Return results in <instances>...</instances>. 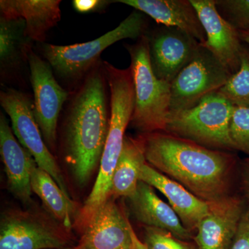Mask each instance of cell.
Segmentation results:
<instances>
[{"mask_svg": "<svg viewBox=\"0 0 249 249\" xmlns=\"http://www.w3.org/2000/svg\"><path fill=\"white\" fill-rule=\"evenodd\" d=\"M146 162L206 202L230 196L236 159L165 132L143 134Z\"/></svg>", "mask_w": 249, "mask_h": 249, "instance_id": "cell-1", "label": "cell"}, {"mask_svg": "<svg viewBox=\"0 0 249 249\" xmlns=\"http://www.w3.org/2000/svg\"><path fill=\"white\" fill-rule=\"evenodd\" d=\"M104 72L95 69L73 98L66 124L67 160L76 182H88L100 164L109 130Z\"/></svg>", "mask_w": 249, "mask_h": 249, "instance_id": "cell-2", "label": "cell"}, {"mask_svg": "<svg viewBox=\"0 0 249 249\" xmlns=\"http://www.w3.org/2000/svg\"><path fill=\"white\" fill-rule=\"evenodd\" d=\"M103 71L110 91L109 130L98 178L76 219V227L83 231L96 211L110 199L111 178L121 155L126 128L132 120L135 104L130 67L120 70L105 62Z\"/></svg>", "mask_w": 249, "mask_h": 249, "instance_id": "cell-3", "label": "cell"}, {"mask_svg": "<svg viewBox=\"0 0 249 249\" xmlns=\"http://www.w3.org/2000/svg\"><path fill=\"white\" fill-rule=\"evenodd\" d=\"M126 48L130 55L135 93L130 124L142 135L165 132L170 114V83L159 79L152 70L146 35Z\"/></svg>", "mask_w": 249, "mask_h": 249, "instance_id": "cell-4", "label": "cell"}, {"mask_svg": "<svg viewBox=\"0 0 249 249\" xmlns=\"http://www.w3.org/2000/svg\"><path fill=\"white\" fill-rule=\"evenodd\" d=\"M234 106L219 91L191 108L168 116L165 132L212 150H235L229 127Z\"/></svg>", "mask_w": 249, "mask_h": 249, "instance_id": "cell-5", "label": "cell"}, {"mask_svg": "<svg viewBox=\"0 0 249 249\" xmlns=\"http://www.w3.org/2000/svg\"><path fill=\"white\" fill-rule=\"evenodd\" d=\"M140 11H132L119 26L96 40L71 45L45 44L44 56L60 76L75 80L88 73L111 45L124 39L140 38L145 35L146 20Z\"/></svg>", "mask_w": 249, "mask_h": 249, "instance_id": "cell-6", "label": "cell"}, {"mask_svg": "<svg viewBox=\"0 0 249 249\" xmlns=\"http://www.w3.org/2000/svg\"><path fill=\"white\" fill-rule=\"evenodd\" d=\"M232 73L201 45L194 59L170 83L169 115L196 107L207 95L219 91Z\"/></svg>", "mask_w": 249, "mask_h": 249, "instance_id": "cell-7", "label": "cell"}, {"mask_svg": "<svg viewBox=\"0 0 249 249\" xmlns=\"http://www.w3.org/2000/svg\"><path fill=\"white\" fill-rule=\"evenodd\" d=\"M0 104L11 119L13 132L18 142L34 157L37 166L47 172L65 196L71 199L61 171L42 139L34 115V102L26 93L8 89L1 91Z\"/></svg>", "mask_w": 249, "mask_h": 249, "instance_id": "cell-8", "label": "cell"}, {"mask_svg": "<svg viewBox=\"0 0 249 249\" xmlns=\"http://www.w3.org/2000/svg\"><path fill=\"white\" fill-rule=\"evenodd\" d=\"M34 94V115L42 137L51 148L56 142L57 124L68 93L58 84L48 62L30 49L27 54Z\"/></svg>", "mask_w": 249, "mask_h": 249, "instance_id": "cell-9", "label": "cell"}, {"mask_svg": "<svg viewBox=\"0 0 249 249\" xmlns=\"http://www.w3.org/2000/svg\"><path fill=\"white\" fill-rule=\"evenodd\" d=\"M67 242L64 231L37 214L14 211L1 218L0 249H59Z\"/></svg>", "mask_w": 249, "mask_h": 249, "instance_id": "cell-10", "label": "cell"}, {"mask_svg": "<svg viewBox=\"0 0 249 249\" xmlns=\"http://www.w3.org/2000/svg\"><path fill=\"white\" fill-rule=\"evenodd\" d=\"M147 38L152 70L159 79L169 83L194 59L201 47L195 37L175 27L162 26Z\"/></svg>", "mask_w": 249, "mask_h": 249, "instance_id": "cell-11", "label": "cell"}, {"mask_svg": "<svg viewBox=\"0 0 249 249\" xmlns=\"http://www.w3.org/2000/svg\"><path fill=\"white\" fill-rule=\"evenodd\" d=\"M191 1L206 32V41L201 45L234 74L240 69L243 45L238 29L218 11L215 0Z\"/></svg>", "mask_w": 249, "mask_h": 249, "instance_id": "cell-12", "label": "cell"}, {"mask_svg": "<svg viewBox=\"0 0 249 249\" xmlns=\"http://www.w3.org/2000/svg\"><path fill=\"white\" fill-rule=\"evenodd\" d=\"M133 230L126 214L110 198L91 218L78 245L66 249H132Z\"/></svg>", "mask_w": 249, "mask_h": 249, "instance_id": "cell-13", "label": "cell"}, {"mask_svg": "<svg viewBox=\"0 0 249 249\" xmlns=\"http://www.w3.org/2000/svg\"><path fill=\"white\" fill-rule=\"evenodd\" d=\"M245 209L243 201L235 196L209 202V212L193 238L197 249H230Z\"/></svg>", "mask_w": 249, "mask_h": 249, "instance_id": "cell-14", "label": "cell"}, {"mask_svg": "<svg viewBox=\"0 0 249 249\" xmlns=\"http://www.w3.org/2000/svg\"><path fill=\"white\" fill-rule=\"evenodd\" d=\"M0 152L4 165L8 188L23 204L32 202L31 174L36 162L14 136L4 114L0 117Z\"/></svg>", "mask_w": 249, "mask_h": 249, "instance_id": "cell-15", "label": "cell"}, {"mask_svg": "<svg viewBox=\"0 0 249 249\" xmlns=\"http://www.w3.org/2000/svg\"><path fill=\"white\" fill-rule=\"evenodd\" d=\"M140 181L160 191L179 217L183 227L192 232L196 230L201 219L209 212V202L187 190L184 186L145 163L140 174Z\"/></svg>", "mask_w": 249, "mask_h": 249, "instance_id": "cell-16", "label": "cell"}, {"mask_svg": "<svg viewBox=\"0 0 249 249\" xmlns=\"http://www.w3.org/2000/svg\"><path fill=\"white\" fill-rule=\"evenodd\" d=\"M152 18L165 27L181 29L201 44L206 41V32L191 0H117Z\"/></svg>", "mask_w": 249, "mask_h": 249, "instance_id": "cell-17", "label": "cell"}, {"mask_svg": "<svg viewBox=\"0 0 249 249\" xmlns=\"http://www.w3.org/2000/svg\"><path fill=\"white\" fill-rule=\"evenodd\" d=\"M128 199L134 217L145 227L163 229L183 240L194 238L170 204L157 196L153 187L139 181L135 194Z\"/></svg>", "mask_w": 249, "mask_h": 249, "instance_id": "cell-18", "label": "cell"}, {"mask_svg": "<svg viewBox=\"0 0 249 249\" xmlns=\"http://www.w3.org/2000/svg\"><path fill=\"white\" fill-rule=\"evenodd\" d=\"M60 0H1V16L22 18L25 36L34 42H44L47 32L60 20Z\"/></svg>", "mask_w": 249, "mask_h": 249, "instance_id": "cell-19", "label": "cell"}, {"mask_svg": "<svg viewBox=\"0 0 249 249\" xmlns=\"http://www.w3.org/2000/svg\"><path fill=\"white\" fill-rule=\"evenodd\" d=\"M146 163L142 137L125 136L124 145L111 178L110 198L131 197L135 194L141 171Z\"/></svg>", "mask_w": 249, "mask_h": 249, "instance_id": "cell-20", "label": "cell"}, {"mask_svg": "<svg viewBox=\"0 0 249 249\" xmlns=\"http://www.w3.org/2000/svg\"><path fill=\"white\" fill-rule=\"evenodd\" d=\"M31 185L32 191L40 198L49 212L62 223L64 229L70 230L74 202L65 196L53 178L37 163L31 170Z\"/></svg>", "mask_w": 249, "mask_h": 249, "instance_id": "cell-21", "label": "cell"}, {"mask_svg": "<svg viewBox=\"0 0 249 249\" xmlns=\"http://www.w3.org/2000/svg\"><path fill=\"white\" fill-rule=\"evenodd\" d=\"M31 41L25 36V22L22 18L9 19L1 16L0 20V60L2 67L14 65L30 50ZM32 42V41H31Z\"/></svg>", "mask_w": 249, "mask_h": 249, "instance_id": "cell-22", "label": "cell"}, {"mask_svg": "<svg viewBox=\"0 0 249 249\" xmlns=\"http://www.w3.org/2000/svg\"><path fill=\"white\" fill-rule=\"evenodd\" d=\"M232 106L249 107V46L243 44L238 71L219 90Z\"/></svg>", "mask_w": 249, "mask_h": 249, "instance_id": "cell-23", "label": "cell"}, {"mask_svg": "<svg viewBox=\"0 0 249 249\" xmlns=\"http://www.w3.org/2000/svg\"><path fill=\"white\" fill-rule=\"evenodd\" d=\"M229 132L235 150L249 156V107L234 106Z\"/></svg>", "mask_w": 249, "mask_h": 249, "instance_id": "cell-24", "label": "cell"}, {"mask_svg": "<svg viewBox=\"0 0 249 249\" xmlns=\"http://www.w3.org/2000/svg\"><path fill=\"white\" fill-rule=\"evenodd\" d=\"M143 244L147 249H197L196 245L154 227H145Z\"/></svg>", "mask_w": 249, "mask_h": 249, "instance_id": "cell-25", "label": "cell"}, {"mask_svg": "<svg viewBox=\"0 0 249 249\" xmlns=\"http://www.w3.org/2000/svg\"><path fill=\"white\" fill-rule=\"evenodd\" d=\"M218 11L238 30H249V0H215Z\"/></svg>", "mask_w": 249, "mask_h": 249, "instance_id": "cell-26", "label": "cell"}, {"mask_svg": "<svg viewBox=\"0 0 249 249\" xmlns=\"http://www.w3.org/2000/svg\"><path fill=\"white\" fill-rule=\"evenodd\" d=\"M230 249H249V206L242 214Z\"/></svg>", "mask_w": 249, "mask_h": 249, "instance_id": "cell-27", "label": "cell"}, {"mask_svg": "<svg viewBox=\"0 0 249 249\" xmlns=\"http://www.w3.org/2000/svg\"><path fill=\"white\" fill-rule=\"evenodd\" d=\"M107 2V1L98 0H74L73 1V6L78 12L86 14L96 11Z\"/></svg>", "mask_w": 249, "mask_h": 249, "instance_id": "cell-28", "label": "cell"}, {"mask_svg": "<svg viewBox=\"0 0 249 249\" xmlns=\"http://www.w3.org/2000/svg\"><path fill=\"white\" fill-rule=\"evenodd\" d=\"M242 188L244 194L249 201V157L242 163Z\"/></svg>", "mask_w": 249, "mask_h": 249, "instance_id": "cell-29", "label": "cell"}, {"mask_svg": "<svg viewBox=\"0 0 249 249\" xmlns=\"http://www.w3.org/2000/svg\"><path fill=\"white\" fill-rule=\"evenodd\" d=\"M132 240H133V247H132V249H147L145 245H144L143 242L139 240V237H137V234H136L134 230L132 231Z\"/></svg>", "mask_w": 249, "mask_h": 249, "instance_id": "cell-30", "label": "cell"}, {"mask_svg": "<svg viewBox=\"0 0 249 249\" xmlns=\"http://www.w3.org/2000/svg\"><path fill=\"white\" fill-rule=\"evenodd\" d=\"M241 40L249 46V30H238Z\"/></svg>", "mask_w": 249, "mask_h": 249, "instance_id": "cell-31", "label": "cell"}]
</instances>
